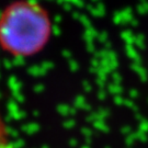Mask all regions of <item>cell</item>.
<instances>
[{
  "label": "cell",
  "mask_w": 148,
  "mask_h": 148,
  "mask_svg": "<svg viewBox=\"0 0 148 148\" xmlns=\"http://www.w3.org/2000/svg\"><path fill=\"white\" fill-rule=\"evenodd\" d=\"M52 35V22L44 7L32 0H18L0 13V47L16 57L40 53Z\"/></svg>",
  "instance_id": "1"
},
{
  "label": "cell",
  "mask_w": 148,
  "mask_h": 148,
  "mask_svg": "<svg viewBox=\"0 0 148 148\" xmlns=\"http://www.w3.org/2000/svg\"><path fill=\"white\" fill-rule=\"evenodd\" d=\"M0 148H12L3 119L0 114Z\"/></svg>",
  "instance_id": "2"
}]
</instances>
